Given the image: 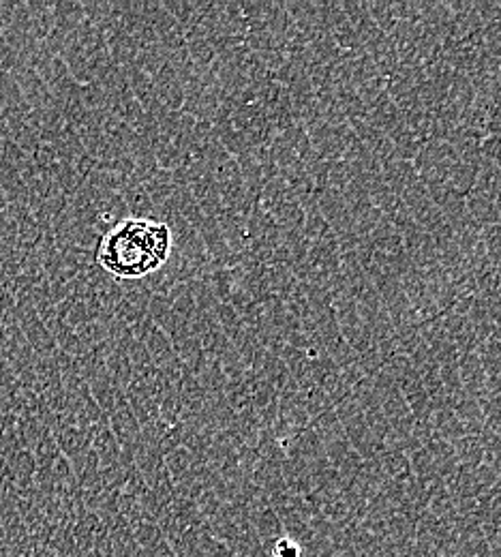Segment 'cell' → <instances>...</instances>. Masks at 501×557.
I'll return each instance as SVG.
<instances>
[{"mask_svg": "<svg viewBox=\"0 0 501 557\" xmlns=\"http://www.w3.org/2000/svg\"><path fill=\"white\" fill-rule=\"evenodd\" d=\"M13 318H15V322H18V326L22 328V333H24L28 345L33 348V352L37 356H54V352L58 350L56 341L48 330V326H45L43 320L39 318V313L33 305L18 303V305H15Z\"/></svg>", "mask_w": 501, "mask_h": 557, "instance_id": "obj_4", "label": "cell"}, {"mask_svg": "<svg viewBox=\"0 0 501 557\" xmlns=\"http://www.w3.org/2000/svg\"><path fill=\"white\" fill-rule=\"evenodd\" d=\"M110 420V429L118 435V438H123V440H129V438H135L142 429H140V423H138V418L133 416L131 408H129V403H120L118 408L108 416Z\"/></svg>", "mask_w": 501, "mask_h": 557, "instance_id": "obj_7", "label": "cell"}, {"mask_svg": "<svg viewBox=\"0 0 501 557\" xmlns=\"http://www.w3.org/2000/svg\"><path fill=\"white\" fill-rule=\"evenodd\" d=\"M15 84H18L22 97L30 105V110H41L52 103L50 88L39 78V73L28 63H18L11 69Z\"/></svg>", "mask_w": 501, "mask_h": 557, "instance_id": "obj_5", "label": "cell"}, {"mask_svg": "<svg viewBox=\"0 0 501 557\" xmlns=\"http://www.w3.org/2000/svg\"><path fill=\"white\" fill-rule=\"evenodd\" d=\"M26 7L33 37L43 43L54 28V0H28Z\"/></svg>", "mask_w": 501, "mask_h": 557, "instance_id": "obj_6", "label": "cell"}, {"mask_svg": "<svg viewBox=\"0 0 501 557\" xmlns=\"http://www.w3.org/2000/svg\"><path fill=\"white\" fill-rule=\"evenodd\" d=\"M172 253V234L159 219L127 217L103 234L95 262L118 281H140L165 266Z\"/></svg>", "mask_w": 501, "mask_h": 557, "instance_id": "obj_1", "label": "cell"}, {"mask_svg": "<svg viewBox=\"0 0 501 557\" xmlns=\"http://www.w3.org/2000/svg\"><path fill=\"white\" fill-rule=\"evenodd\" d=\"M260 208L283 234L302 232L307 210L302 208L292 187L281 176L270 178L260 195Z\"/></svg>", "mask_w": 501, "mask_h": 557, "instance_id": "obj_2", "label": "cell"}, {"mask_svg": "<svg viewBox=\"0 0 501 557\" xmlns=\"http://www.w3.org/2000/svg\"><path fill=\"white\" fill-rule=\"evenodd\" d=\"M270 157L279 176L305 168V165L320 159L315 155L309 133L302 125L277 133V138L270 144Z\"/></svg>", "mask_w": 501, "mask_h": 557, "instance_id": "obj_3", "label": "cell"}]
</instances>
